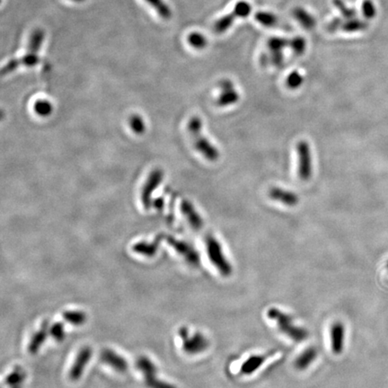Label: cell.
Returning a JSON list of instances; mask_svg holds the SVG:
<instances>
[{
  "mask_svg": "<svg viewBox=\"0 0 388 388\" xmlns=\"http://www.w3.org/2000/svg\"><path fill=\"white\" fill-rule=\"evenodd\" d=\"M44 40V31L42 29H36L31 32L26 53L18 60H11L2 68V76L10 74L20 66L32 67L36 66L40 61L39 51Z\"/></svg>",
  "mask_w": 388,
  "mask_h": 388,
  "instance_id": "obj_1",
  "label": "cell"
},
{
  "mask_svg": "<svg viewBox=\"0 0 388 388\" xmlns=\"http://www.w3.org/2000/svg\"><path fill=\"white\" fill-rule=\"evenodd\" d=\"M202 128V120L198 116H193L188 122V131L195 149L206 160L216 162L220 156L219 150L203 134Z\"/></svg>",
  "mask_w": 388,
  "mask_h": 388,
  "instance_id": "obj_2",
  "label": "cell"
},
{
  "mask_svg": "<svg viewBox=\"0 0 388 388\" xmlns=\"http://www.w3.org/2000/svg\"><path fill=\"white\" fill-rule=\"evenodd\" d=\"M267 317L274 321L278 329L293 342H302L308 337V331L305 328L296 326L291 316L280 310L277 307H270L267 311Z\"/></svg>",
  "mask_w": 388,
  "mask_h": 388,
  "instance_id": "obj_3",
  "label": "cell"
},
{
  "mask_svg": "<svg viewBox=\"0 0 388 388\" xmlns=\"http://www.w3.org/2000/svg\"><path fill=\"white\" fill-rule=\"evenodd\" d=\"M205 245L208 257L217 271L223 277H229L232 274V265L228 262L227 256L224 254L222 245L217 238L210 234H207L205 238Z\"/></svg>",
  "mask_w": 388,
  "mask_h": 388,
  "instance_id": "obj_4",
  "label": "cell"
},
{
  "mask_svg": "<svg viewBox=\"0 0 388 388\" xmlns=\"http://www.w3.org/2000/svg\"><path fill=\"white\" fill-rule=\"evenodd\" d=\"M298 175L301 181H308L313 176V156L310 144L305 140L298 141Z\"/></svg>",
  "mask_w": 388,
  "mask_h": 388,
  "instance_id": "obj_5",
  "label": "cell"
},
{
  "mask_svg": "<svg viewBox=\"0 0 388 388\" xmlns=\"http://www.w3.org/2000/svg\"><path fill=\"white\" fill-rule=\"evenodd\" d=\"M179 335L182 341V349L189 355L200 354L206 351L209 346V342L206 336L199 331L191 336L186 327H181L179 330Z\"/></svg>",
  "mask_w": 388,
  "mask_h": 388,
  "instance_id": "obj_6",
  "label": "cell"
},
{
  "mask_svg": "<svg viewBox=\"0 0 388 388\" xmlns=\"http://www.w3.org/2000/svg\"><path fill=\"white\" fill-rule=\"evenodd\" d=\"M138 368L143 374L145 379L146 386L149 388H176L174 385L164 382L163 380L157 379L156 367L155 364L151 361L149 358L142 356L139 358L137 361Z\"/></svg>",
  "mask_w": 388,
  "mask_h": 388,
  "instance_id": "obj_7",
  "label": "cell"
},
{
  "mask_svg": "<svg viewBox=\"0 0 388 388\" xmlns=\"http://www.w3.org/2000/svg\"><path fill=\"white\" fill-rule=\"evenodd\" d=\"M163 178H164V172L160 169L153 170L149 174V176H148L140 192V200L145 209H149L151 206L153 205L152 195L157 189V187L160 185Z\"/></svg>",
  "mask_w": 388,
  "mask_h": 388,
  "instance_id": "obj_8",
  "label": "cell"
},
{
  "mask_svg": "<svg viewBox=\"0 0 388 388\" xmlns=\"http://www.w3.org/2000/svg\"><path fill=\"white\" fill-rule=\"evenodd\" d=\"M167 242L178 254L185 259L189 264H192V265H199L200 264L199 254L197 252L196 249L192 246L190 243L181 241V240H178V239L172 238V237L167 238Z\"/></svg>",
  "mask_w": 388,
  "mask_h": 388,
  "instance_id": "obj_9",
  "label": "cell"
},
{
  "mask_svg": "<svg viewBox=\"0 0 388 388\" xmlns=\"http://www.w3.org/2000/svg\"><path fill=\"white\" fill-rule=\"evenodd\" d=\"M219 88L220 93L217 99V104L218 106L226 107L238 103L240 95L230 80H223Z\"/></svg>",
  "mask_w": 388,
  "mask_h": 388,
  "instance_id": "obj_10",
  "label": "cell"
},
{
  "mask_svg": "<svg viewBox=\"0 0 388 388\" xmlns=\"http://www.w3.org/2000/svg\"><path fill=\"white\" fill-rule=\"evenodd\" d=\"M331 352L335 355L342 354L345 342V327L342 322H334L330 328Z\"/></svg>",
  "mask_w": 388,
  "mask_h": 388,
  "instance_id": "obj_11",
  "label": "cell"
},
{
  "mask_svg": "<svg viewBox=\"0 0 388 388\" xmlns=\"http://www.w3.org/2000/svg\"><path fill=\"white\" fill-rule=\"evenodd\" d=\"M269 197L275 202L288 207H295L299 202V197L295 192L280 187H272L269 190Z\"/></svg>",
  "mask_w": 388,
  "mask_h": 388,
  "instance_id": "obj_12",
  "label": "cell"
},
{
  "mask_svg": "<svg viewBox=\"0 0 388 388\" xmlns=\"http://www.w3.org/2000/svg\"><path fill=\"white\" fill-rule=\"evenodd\" d=\"M91 356H92V350L89 347H84L80 350L69 371V378L71 380L76 381L81 378L85 367L90 361Z\"/></svg>",
  "mask_w": 388,
  "mask_h": 388,
  "instance_id": "obj_13",
  "label": "cell"
},
{
  "mask_svg": "<svg viewBox=\"0 0 388 388\" xmlns=\"http://www.w3.org/2000/svg\"><path fill=\"white\" fill-rule=\"evenodd\" d=\"M181 211L182 215L186 218L189 225L195 231L202 230L204 227L203 219L191 202L189 201H182L181 203Z\"/></svg>",
  "mask_w": 388,
  "mask_h": 388,
  "instance_id": "obj_14",
  "label": "cell"
},
{
  "mask_svg": "<svg viewBox=\"0 0 388 388\" xmlns=\"http://www.w3.org/2000/svg\"><path fill=\"white\" fill-rule=\"evenodd\" d=\"M101 360L118 372L123 373L128 369V362L124 358L111 349H105L102 352Z\"/></svg>",
  "mask_w": 388,
  "mask_h": 388,
  "instance_id": "obj_15",
  "label": "cell"
},
{
  "mask_svg": "<svg viewBox=\"0 0 388 388\" xmlns=\"http://www.w3.org/2000/svg\"><path fill=\"white\" fill-rule=\"evenodd\" d=\"M318 355V352L315 347H308L296 358L295 367L297 369L303 371L307 369L310 365H312L316 360Z\"/></svg>",
  "mask_w": 388,
  "mask_h": 388,
  "instance_id": "obj_16",
  "label": "cell"
},
{
  "mask_svg": "<svg viewBox=\"0 0 388 388\" xmlns=\"http://www.w3.org/2000/svg\"><path fill=\"white\" fill-rule=\"evenodd\" d=\"M268 355H252L243 361L240 372L245 376H250L257 371L260 367L264 365V363L267 360Z\"/></svg>",
  "mask_w": 388,
  "mask_h": 388,
  "instance_id": "obj_17",
  "label": "cell"
},
{
  "mask_svg": "<svg viewBox=\"0 0 388 388\" xmlns=\"http://www.w3.org/2000/svg\"><path fill=\"white\" fill-rule=\"evenodd\" d=\"M162 239L163 238L159 236L155 238L154 242H152V243H148V242L136 243L133 245L132 250L134 251L135 253L144 255L146 257H152L156 254Z\"/></svg>",
  "mask_w": 388,
  "mask_h": 388,
  "instance_id": "obj_18",
  "label": "cell"
},
{
  "mask_svg": "<svg viewBox=\"0 0 388 388\" xmlns=\"http://www.w3.org/2000/svg\"><path fill=\"white\" fill-rule=\"evenodd\" d=\"M47 335H48V324L44 323L40 330H38L32 337L28 346V351L31 354H35L42 347V343L45 342Z\"/></svg>",
  "mask_w": 388,
  "mask_h": 388,
  "instance_id": "obj_19",
  "label": "cell"
},
{
  "mask_svg": "<svg viewBox=\"0 0 388 388\" xmlns=\"http://www.w3.org/2000/svg\"><path fill=\"white\" fill-rule=\"evenodd\" d=\"M293 16L306 30H312L316 26V19L314 16L302 7H296L293 11Z\"/></svg>",
  "mask_w": 388,
  "mask_h": 388,
  "instance_id": "obj_20",
  "label": "cell"
},
{
  "mask_svg": "<svg viewBox=\"0 0 388 388\" xmlns=\"http://www.w3.org/2000/svg\"><path fill=\"white\" fill-rule=\"evenodd\" d=\"M237 18L238 16L232 11L231 14H228L217 20L213 26V30L217 33L226 32L231 26H233L234 22Z\"/></svg>",
  "mask_w": 388,
  "mask_h": 388,
  "instance_id": "obj_21",
  "label": "cell"
},
{
  "mask_svg": "<svg viewBox=\"0 0 388 388\" xmlns=\"http://www.w3.org/2000/svg\"><path fill=\"white\" fill-rule=\"evenodd\" d=\"M368 26L367 22L359 20L357 18L347 19V21L342 23L341 29L346 32H356V31H364Z\"/></svg>",
  "mask_w": 388,
  "mask_h": 388,
  "instance_id": "obj_22",
  "label": "cell"
},
{
  "mask_svg": "<svg viewBox=\"0 0 388 388\" xmlns=\"http://www.w3.org/2000/svg\"><path fill=\"white\" fill-rule=\"evenodd\" d=\"M255 20L261 24L262 26L266 27H273L278 24V18L274 14L266 12V11H260L254 15Z\"/></svg>",
  "mask_w": 388,
  "mask_h": 388,
  "instance_id": "obj_23",
  "label": "cell"
},
{
  "mask_svg": "<svg viewBox=\"0 0 388 388\" xmlns=\"http://www.w3.org/2000/svg\"><path fill=\"white\" fill-rule=\"evenodd\" d=\"M290 40L282 37H271L268 41V49L269 53H283V50L289 46Z\"/></svg>",
  "mask_w": 388,
  "mask_h": 388,
  "instance_id": "obj_24",
  "label": "cell"
},
{
  "mask_svg": "<svg viewBox=\"0 0 388 388\" xmlns=\"http://www.w3.org/2000/svg\"><path fill=\"white\" fill-rule=\"evenodd\" d=\"M63 317L73 326H82L87 321V316L81 311H66L63 314Z\"/></svg>",
  "mask_w": 388,
  "mask_h": 388,
  "instance_id": "obj_25",
  "label": "cell"
},
{
  "mask_svg": "<svg viewBox=\"0 0 388 388\" xmlns=\"http://www.w3.org/2000/svg\"><path fill=\"white\" fill-rule=\"evenodd\" d=\"M146 2H148L152 7H154L162 18L169 19L171 17V9L163 0H146Z\"/></svg>",
  "mask_w": 388,
  "mask_h": 388,
  "instance_id": "obj_26",
  "label": "cell"
},
{
  "mask_svg": "<svg viewBox=\"0 0 388 388\" xmlns=\"http://www.w3.org/2000/svg\"><path fill=\"white\" fill-rule=\"evenodd\" d=\"M33 110L35 114L40 117H48L52 113L53 106L52 103H50L48 100H38L33 104Z\"/></svg>",
  "mask_w": 388,
  "mask_h": 388,
  "instance_id": "obj_27",
  "label": "cell"
},
{
  "mask_svg": "<svg viewBox=\"0 0 388 388\" xmlns=\"http://www.w3.org/2000/svg\"><path fill=\"white\" fill-rule=\"evenodd\" d=\"M188 42L191 46L197 50H202L207 46L208 41L206 37L198 31L191 32L188 36Z\"/></svg>",
  "mask_w": 388,
  "mask_h": 388,
  "instance_id": "obj_28",
  "label": "cell"
},
{
  "mask_svg": "<svg viewBox=\"0 0 388 388\" xmlns=\"http://www.w3.org/2000/svg\"><path fill=\"white\" fill-rule=\"evenodd\" d=\"M129 127L136 134H143L146 130L145 121L139 114H133L129 119Z\"/></svg>",
  "mask_w": 388,
  "mask_h": 388,
  "instance_id": "obj_29",
  "label": "cell"
},
{
  "mask_svg": "<svg viewBox=\"0 0 388 388\" xmlns=\"http://www.w3.org/2000/svg\"><path fill=\"white\" fill-rule=\"evenodd\" d=\"M289 46L297 56L303 55L306 49V42L303 37L296 36L289 42Z\"/></svg>",
  "mask_w": 388,
  "mask_h": 388,
  "instance_id": "obj_30",
  "label": "cell"
},
{
  "mask_svg": "<svg viewBox=\"0 0 388 388\" xmlns=\"http://www.w3.org/2000/svg\"><path fill=\"white\" fill-rule=\"evenodd\" d=\"M303 83H304V77L297 70L290 73L286 79L287 88L292 89V90L300 88Z\"/></svg>",
  "mask_w": 388,
  "mask_h": 388,
  "instance_id": "obj_31",
  "label": "cell"
},
{
  "mask_svg": "<svg viewBox=\"0 0 388 388\" xmlns=\"http://www.w3.org/2000/svg\"><path fill=\"white\" fill-rule=\"evenodd\" d=\"M233 12L237 15L238 18H245L252 12V5L247 1H239L234 6Z\"/></svg>",
  "mask_w": 388,
  "mask_h": 388,
  "instance_id": "obj_32",
  "label": "cell"
},
{
  "mask_svg": "<svg viewBox=\"0 0 388 388\" xmlns=\"http://www.w3.org/2000/svg\"><path fill=\"white\" fill-rule=\"evenodd\" d=\"M332 4L336 7L338 10L340 11V13L342 14V16L346 18V19H352L355 18L357 12L353 8H350L348 7L345 3L342 0H333Z\"/></svg>",
  "mask_w": 388,
  "mask_h": 388,
  "instance_id": "obj_33",
  "label": "cell"
},
{
  "mask_svg": "<svg viewBox=\"0 0 388 388\" xmlns=\"http://www.w3.org/2000/svg\"><path fill=\"white\" fill-rule=\"evenodd\" d=\"M49 332L52 338L58 342H61L64 340L65 331H64V326L61 323H55L54 325H52L49 329Z\"/></svg>",
  "mask_w": 388,
  "mask_h": 388,
  "instance_id": "obj_34",
  "label": "cell"
},
{
  "mask_svg": "<svg viewBox=\"0 0 388 388\" xmlns=\"http://www.w3.org/2000/svg\"><path fill=\"white\" fill-rule=\"evenodd\" d=\"M362 14L367 19H372L377 15V8L372 0H364L362 3Z\"/></svg>",
  "mask_w": 388,
  "mask_h": 388,
  "instance_id": "obj_35",
  "label": "cell"
},
{
  "mask_svg": "<svg viewBox=\"0 0 388 388\" xmlns=\"http://www.w3.org/2000/svg\"><path fill=\"white\" fill-rule=\"evenodd\" d=\"M25 378V374L20 370H16L15 372L12 373L8 378H6V383L13 386H16L18 384L21 383Z\"/></svg>",
  "mask_w": 388,
  "mask_h": 388,
  "instance_id": "obj_36",
  "label": "cell"
},
{
  "mask_svg": "<svg viewBox=\"0 0 388 388\" xmlns=\"http://www.w3.org/2000/svg\"><path fill=\"white\" fill-rule=\"evenodd\" d=\"M342 23H343V22H342L340 18H334V19L328 25L327 29H328V31L333 32V31H336L338 29H341V26H342Z\"/></svg>",
  "mask_w": 388,
  "mask_h": 388,
  "instance_id": "obj_37",
  "label": "cell"
},
{
  "mask_svg": "<svg viewBox=\"0 0 388 388\" xmlns=\"http://www.w3.org/2000/svg\"><path fill=\"white\" fill-rule=\"evenodd\" d=\"M153 206L156 209H162L164 207V201L162 199H156L155 200V202H153Z\"/></svg>",
  "mask_w": 388,
  "mask_h": 388,
  "instance_id": "obj_38",
  "label": "cell"
},
{
  "mask_svg": "<svg viewBox=\"0 0 388 388\" xmlns=\"http://www.w3.org/2000/svg\"><path fill=\"white\" fill-rule=\"evenodd\" d=\"M71 1H75V2H83L85 0H71Z\"/></svg>",
  "mask_w": 388,
  "mask_h": 388,
  "instance_id": "obj_39",
  "label": "cell"
},
{
  "mask_svg": "<svg viewBox=\"0 0 388 388\" xmlns=\"http://www.w3.org/2000/svg\"></svg>",
  "mask_w": 388,
  "mask_h": 388,
  "instance_id": "obj_40",
  "label": "cell"
}]
</instances>
